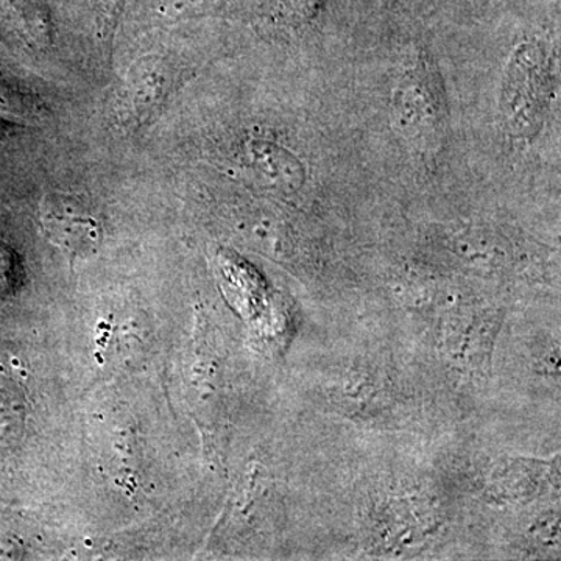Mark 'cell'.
I'll list each match as a JSON object with an SVG mask.
<instances>
[{
  "label": "cell",
  "instance_id": "obj_1",
  "mask_svg": "<svg viewBox=\"0 0 561 561\" xmlns=\"http://www.w3.org/2000/svg\"><path fill=\"white\" fill-rule=\"evenodd\" d=\"M545 60L540 50L524 46L513 54L505 73L502 113L508 131L530 138L540 130L546 102Z\"/></svg>",
  "mask_w": 561,
  "mask_h": 561
},
{
  "label": "cell",
  "instance_id": "obj_2",
  "mask_svg": "<svg viewBox=\"0 0 561 561\" xmlns=\"http://www.w3.org/2000/svg\"><path fill=\"white\" fill-rule=\"evenodd\" d=\"M41 217L50 241L65 253L84 256L101 243V224L79 198L50 194L43 202Z\"/></svg>",
  "mask_w": 561,
  "mask_h": 561
},
{
  "label": "cell",
  "instance_id": "obj_3",
  "mask_svg": "<svg viewBox=\"0 0 561 561\" xmlns=\"http://www.w3.org/2000/svg\"><path fill=\"white\" fill-rule=\"evenodd\" d=\"M253 154L257 168L272 181H279V183L283 181L290 187H298L305 183V169L289 151L272 144H261V146H254Z\"/></svg>",
  "mask_w": 561,
  "mask_h": 561
},
{
  "label": "cell",
  "instance_id": "obj_4",
  "mask_svg": "<svg viewBox=\"0 0 561 561\" xmlns=\"http://www.w3.org/2000/svg\"><path fill=\"white\" fill-rule=\"evenodd\" d=\"M398 113L401 114V121L408 124L412 135L421 136L434 130L437 122L434 103L430 95L424 94L420 84H402L398 95Z\"/></svg>",
  "mask_w": 561,
  "mask_h": 561
}]
</instances>
